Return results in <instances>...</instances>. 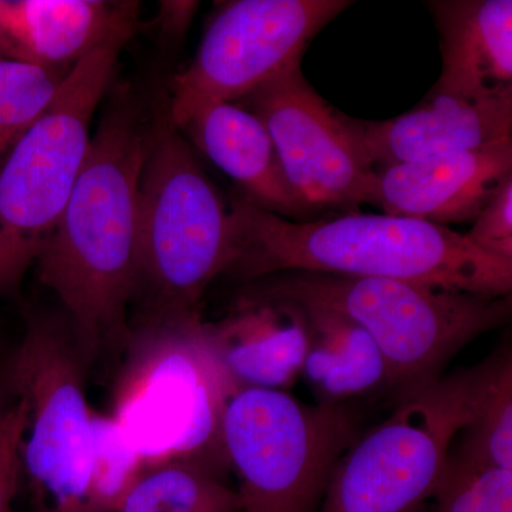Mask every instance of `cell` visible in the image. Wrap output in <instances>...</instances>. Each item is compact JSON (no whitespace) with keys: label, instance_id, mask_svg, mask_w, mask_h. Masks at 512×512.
<instances>
[{"label":"cell","instance_id":"cell-21","mask_svg":"<svg viewBox=\"0 0 512 512\" xmlns=\"http://www.w3.org/2000/svg\"><path fill=\"white\" fill-rule=\"evenodd\" d=\"M67 73L0 56V168L45 113Z\"/></svg>","mask_w":512,"mask_h":512},{"label":"cell","instance_id":"cell-22","mask_svg":"<svg viewBox=\"0 0 512 512\" xmlns=\"http://www.w3.org/2000/svg\"><path fill=\"white\" fill-rule=\"evenodd\" d=\"M144 468V458L116 419L92 410L90 501L93 512H116Z\"/></svg>","mask_w":512,"mask_h":512},{"label":"cell","instance_id":"cell-27","mask_svg":"<svg viewBox=\"0 0 512 512\" xmlns=\"http://www.w3.org/2000/svg\"><path fill=\"white\" fill-rule=\"evenodd\" d=\"M165 20V35L175 37L184 33L190 25L192 16L197 12L198 3L195 2H165L163 3Z\"/></svg>","mask_w":512,"mask_h":512},{"label":"cell","instance_id":"cell-8","mask_svg":"<svg viewBox=\"0 0 512 512\" xmlns=\"http://www.w3.org/2000/svg\"><path fill=\"white\" fill-rule=\"evenodd\" d=\"M10 359L26 404L20 461L32 512H93V409L84 392L89 359L69 320L28 313L25 335Z\"/></svg>","mask_w":512,"mask_h":512},{"label":"cell","instance_id":"cell-1","mask_svg":"<svg viewBox=\"0 0 512 512\" xmlns=\"http://www.w3.org/2000/svg\"><path fill=\"white\" fill-rule=\"evenodd\" d=\"M131 84L111 93L62 217L37 258L84 355L127 346V306L140 282V180L157 111Z\"/></svg>","mask_w":512,"mask_h":512},{"label":"cell","instance_id":"cell-5","mask_svg":"<svg viewBox=\"0 0 512 512\" xmlns=\"http://www.w3.org/2000/svg\"><path fill=\"white\" fill-rule=\"evenodd\" d=\"M249 289L353 320L376 343L389 387L400 397L440 377L458 350L504 325L512 308L511 295L490 298L394 279L315 272L265 276Z\"/></svg>","mask_w":512,"mask_h":512},{"label":"cell","instance_id":"cell-10","mask_svg":"<svg viewBox=\"0 0 512 512\" xmlns=\"http://www.w3.org/2000/svg\"><path fill=\"white\" fill-rule=\"evenodd\" d=\"M353 2L237 0L214 16L197 55L168 84V113L184 128L212 104L235 103L262 83L302 62L320 30Z\"/></svg>","mask_w":512,"mask_h":512},{"label":"cell","instance_id":"cell-20","mask_svg":"<svg viewBox=\"0 0 512 512\" xmlns=\"http://www.w3.org/2000/svg\"><path fill=\"white\" fill-rule=\"evenodd\" d=\"M238 491L204 468L168 461L144 468L116 512H241Z\"/></svg>","mask_w":512,"mask_h":512},{"label":"cell","instance_id":"cell-17","mask_svg":"<svg viewBox=\"0 0 512 512\" xmlns=\"http://www.w3.org/2000/svg\"><path fill=\"white\" fill-rule=\"evenodd\" d=\"M181 130H187L195 146L258 207L289 221H312L315 217L286 180L264 123L245 107L212 104Z\"/></svg>","mask_w":512,"mask_h":512},{"label":"cell","instance_id":"cell-13","mask_svg":"<svg viewBox=\"0 0 512 512\" xmlns=\"http://www.w3.org/2000/svg\"><path fill=\"white\" fill-rule=\"evenodd\" d=\"M512 175V140L376 170L373 205L384 214L450 228L473 222Z\"/></svg>","mask_w":512,"mask_h":512},{"label":"cell","instance_id":"cell-18","mask_svg":"<svg viewBox=\"0 0 512 512\" xmlns=\"http://www.w3.org/2000/svg\"><path fill=\"white\" fill-rule=\"evenodd\" d=\"M302 308L309 328L302 376L320 404H345L389 387L382 353L366 330L338 312Z\"/></svg>","mask_w":512,"mask_h":512},{"label":"cell","instance_id":"cell-26","mask_svg":"<svg viewBox=\"0 0 512 512\" xmlns=\"http://www.w3.org/2000/svg\"><path fill=\"white\" fill-rule=\"evenodd\" d=\"M19 393L12 373L10 352L0 356V433L5 429L10 414L19 404Z\"/></svg>","mask_w":512,"mask_h":512},{"label":"cell","instance_id":"cell-19","mask_svg":"<svg viewBox=\"0 0 512 512\" xmlns=\"http://www.w3.org/2000/svg\"><path fill=\"white\" fill-rule=\"evenodd\" d=\"M473 414L450 454L480 466L512 470V359L503 349L481 363Z\"/></svg>","mask_w":512,"mask_h":512},{"label":"cell","instance_id":"cell-25","mask_svg":"<svg viewBox=\"0 0 512 512\" xmlns=\"http://www.w3.org/2000/svg\"><path fill=\"white\" fill-rule=\"evenodd\" d=\"M25 426L26 404L20 397L18 406L10 414L5 429L0 433V512H13V501L22 478L20 446Z\"/></svg>","mask_w":512,"mask_h":512},{"label":"cell","instance_id":"cell-11","mask_svg":"<svg viewBox=\"0 0 512 512\" xmlns=\"http://www.w3.org/2000/svg\"><path fill=\"white\" fill-rule=\"evenodd\" d=\"M264 123L286 180L313 215L357 212L375 200L376 170L357 140L350 117L289 66L235 101Z\"/></svg>","mask_w":512,"mask_h":512},{"label":"cell","instance_id":"cell-24","mask_svg":"<svg viewBox=\"0 0 512 512\" xmlns=\"http://www.w3.org/2000/svg\"><path fill=\"white\" fill-rule=\"evenodd\" d=\"M466 237L481 251L512 261V175L478 212Z\"/></svg>","mask_w":512,"mask_h":512},{"label":"cell","instance_id":"cell-4","mask_svg":"<svg viewBox=\"0 0 512 512\" xmlns=\"http://www.w3.org/2000/svg\"><path fill=\"white\" fill-rule=\"evenodd\" d=\"M126 348L111 416L146 467L184 461L218 477L228 464L225 404L239 387L212 350L200 315L147 319Z\"/></svg>","mask_w":512,"mask_h":512},{"label":"cell","instance_id":"cell-23","mask_svg":"<svg viewBox=\"0 0 512 512\" xmlns=\"http://www.w3.org/2000/svg\"><path fill=\"white\" fill-rule=\"evenodd\" d=\"M433 497L439 512H512V470L448 453Z\"/></svg>","mask_w":512,"mask_h":512},{"label":"cell","instance_id":"cell-14","mask_svg":"<svg viewBox=\"0 0 512 512\" xmlns=\"http://www.w3.org/2000/svg\"><path fill=\"white\" fill-rule=\"evenodd\" d=\"M205 330L238 387L286 392L302 376L309 328L296 303L248 289L227 318L205 323Z\"/></svg>","mask_w":512,"mask_h":512},{"label":"cell","instance_id":"cell-28","mask_svg":"<svg viewBox=\"0 0 512 512\" xmlns=\"http://www.w3.org/2000/svg\"><path fill=\"white\" fill-rule=\"evenodd\" d=\"M0 56L9 57L8 42H6L5 32H3L2 22H0Z\"/></svg>","mask_w":512,"mask_h":512},{"label":"cell","instance_id":"cell-9","mask_svg":"<svg viewBox=\"0 0 512 512\" xmlns=\"http://www.w3.org/2000/svg\"><path fill=\"white\" fill-rule=\"evenodd\" d=\"M480 365L400 397L336 464L322 512H412L434 493L451 444L476 404Z\"/></svg>","mask_w":512,"mask_h":512},{"label":"cell","instance_id":"cell-3","mask_svg":"<svg viewBox=\"0 0 512 512\" xmlns=\"http://www.w3.org/2000/svg\"><path fill=\"white\" fill-rule=\"evenodd\" d=\"M138 247L147 319L200 315L208 286L237 258L231 210L171 121L167 92L141 173Z\"/></svg>","mask_w":512,"mask_h":512},{"label":"cell","instance_id":"cell-6","mask_svg":"<svg viewBox=\"0 0 512 512\" xmlns=\"http://www.w3.org/2000/svg\"><path fill=\"white\" fill-rule=\"evenodd\" d=\"M131 36H113L74 64L0 168V298H19L26 272L62 217L89 148L94 114Z\"/></svg>","mask_w":512,"mask_h":512},{"label":"cell","instance_id":"cell-15","mask_svg":"<svg viewBox=\"0 0 512 512\" xmlns=\"http://www.w3.org/2000/svg\"><path fill=\"white\" fill-rule=\"evenodd\" d=\"M137 2L0 0L10 59L70 69L111 37L137 28Z\"/></svg>","mask_w":512,"mask_h":512},{"label":"cell","instance_id":"cell-12","mask_svg":"<svg viewBox=\"0 0 512 512\" xmlns=\"http://www.w3.org/2000/svg\"><path fill=\"white\" fill-rule=\"evenodd\" d=\"M375 170L466 153L512 140V97L468 99L431 89L420 104L384 121L350 117Z\"/></svg>","mask_w":512,"mask_h":512},{"label":"cell","instance_id":"cell-16","mask_svg":"<svg viewBox=\"0 0 512 512\" xmlns=\"http://www.w3.org/2000/svg\"><path fill=\"white\" fill-rule=\"evenodd\" d=\"M443 70L431 89L468 99L512 97L511 0L429 2Z\"/></svg>","mask_w":512,"mask_h":512},{"label":"cell","instance_id":"cell-7","mask_svg":"<svg viewBox=\"0 0 512 512\" xmlns=\"http://www.w3.org/2000/svg\"><path fill=\"white\" fill-rule=\"evenodd\" d=\"M345 404H305L282 390L239 387L225 404L222 441L244 512H312L359 433Z\"/></svg>","mask_w":512,"mask_h":512},{"label":"cell","instance_id":"cell-2","mask_svg":"<svg viewBox=\"0 0 512 512\" xmlns=\"http://www.w3.org/2000/svg\"><path fill=\"white\" fill-rule=\"evenodd\" d=\"M237 258L228 272L255 282L281 272L382 278L510 296L512 261L478 249L451 228L387 214L289 221L244 195L229 205Z\"/></svg>","mask_w":512,"mask_h":512}]
</instances>
